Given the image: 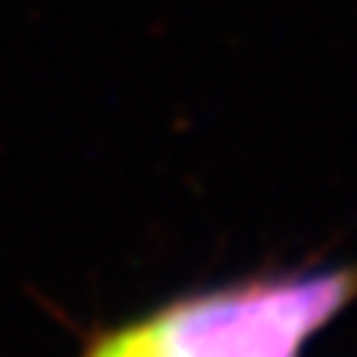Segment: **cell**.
Wrapping results in <instances>:
<instances>
[{
	"label": "cell",
	"mask_w": 357,
	"mask_h": 357,
	"mask_svg": "<svg viewBox=\"0 0 357 357\" xmlns=\"http://www.w3.org/2000/svg\"><path fill=\"white\" fill-rule=\"evenodd\" d=\"M357 301V258L258 271L102 328L79 357H305Z\"/></svg>",
	"instance_id": "1"
}]
</instances>
